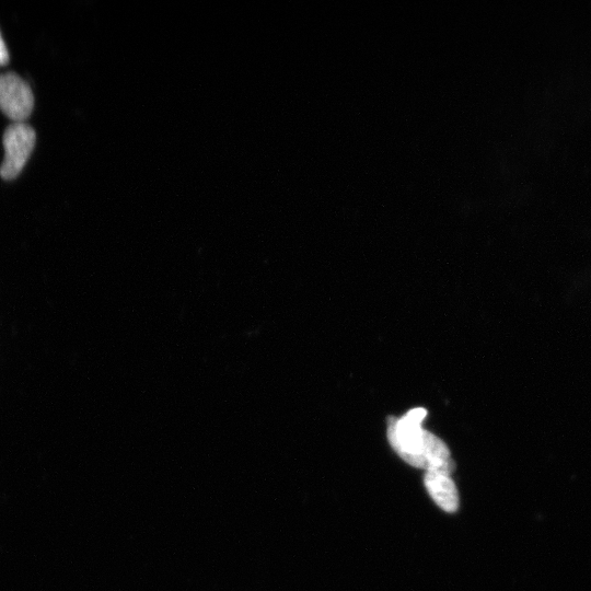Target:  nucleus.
Returning a JSON list of instances; mask_svg holds the SVG:
<instances>
[{
    "label": "nucleus",
    "mask_w": 591,
    "mask_h": 591,
    "mask_svg": "<svg viewBox=\"0 0 591 591\" xmlns=\"http://www.w3.org/2000/svg\"><path fill=\"white\" fill-rule=\"evenodd\" d=\"M425 486L433 501L444 511L454 512L459 507V494L450 475L439 472H427Z\"/></svg>",
    "instance_id": "20e7f679"
},
{
    "label": "nucleus",
    "mask_w": 591,
    "mask_h": 591,
    "mask_svg": "<svg viewBox=\"0 0 591 591\" xmlns=\"http://www.w3.org/2000/svg\"><path fill=\"white\" fill-rule=\"evenodd\" d=\"M35 139V130L25 123H13L5 128L2 137L4 158L0 166L2 178L12 179L20 174L33 151Z\"/></svg>",
    "instance_id": "f03ea898"
},
{
    "label": "nucleus",
    "mask_w": 591,
    "mask_h": 591,
    "mask_svg": "<svg viewBox=\"0 0 591 591\" xmlns=\"http://www.w3.org/2000/svg\"><path fill=\"white\" fill-rule=\"evenodd\" d=\"M427 410L414 408L404 417L387 418V439L394 451L408 464L450 475L455 464L447 444L421 428Z\"/></svg>",
    "instance_id": "f257e3e1"
},
{
    "label": "nucleus",
    "mask_w": 591,
    "mask_h": 591,
    "mask_svg": "<svg viewBox=\"0 0 591 591\" xmlns=\"http://www.w3.org/2000/svg\"><path fill=\"white\" fill-rule=\"evenodd\" d=\"M34 107L30 85L16 73L0 74V109L14 123H24Z\"/></svg>",
    "instance_id": "7ed1b4c3"
},
{
    "label": "nucleus",
    "mask_w": 591,
    "mask_h": 591,
    "mask_svg": "<svg viewBox=\"0 0 591 591\" xmlns=\"http://www.w3.org/2000/svg\"><path fill=\"white\" fill-rule=\"evenodd\" d=\"M9 61V51L7 49L5 43L0 33V66L7 65Z\"/></svg>",
    "instance_id": "39448f33"
}]
</instances>
